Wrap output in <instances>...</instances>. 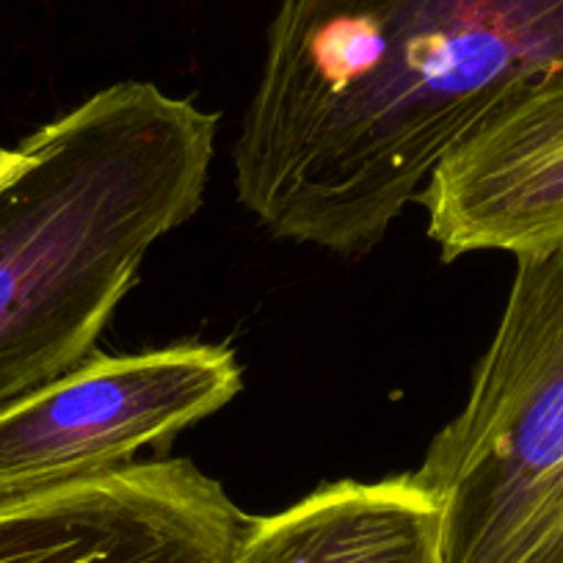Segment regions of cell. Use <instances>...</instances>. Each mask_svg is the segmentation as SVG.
<instances>
[{"label":"cell","instance_id":"5b68a950","mask_svg":"<svg viewBox=\"0 0 563 563\" xmlns=\"http://www.w3.org/2000/svg\"><path fill=\"white\" fill-rule=\"evenodd\" d=\"M249 517L188 459L0 500V563H230Z\"/></svg>","mask_w":563,"mask_h":563},{"label":"cell","instance_id":"52a82bcc","mask_svg":"<svg viewBox=\"0 0 563 563\" xmlns=\"http://www.w3.org/2000/svg\"><path fill=\"white\" fill-rule=\"evenodd\" d=\"M230 563H445L440 508L415 473L334 481L249 519Z\"/></svg>","mask_w":563,"mask_h":563},{"label":"cell","instance_id":"8992f818","mask_svg":"<svg viewBox=\"0 0 563 563\" xmlns=\"http://www.w3.org/2000/svg\"><path fill=\"white\" fill-rule=\"evenodd\" d=\"M417 202L442 260L514 257L563 241V69L508 97L431 175Z\"/></svg>","mask_w":563,"mask_h":563},{"label":"cell","instance_id":"3957f363","mask_svg":"<svg viewBox=\"0 0 563 563\" xmlns=\"http://www.w3.org/2000/svg\"><path fill=\"white\" fill-rule=\"evenodd\" d=\"M415 478L445 563H563V241L517 254L467 404Z\"/></svg>","mask_w":563,"mask_h":563},{"label":"cell","instance_id":"7a4b0ae2","mask_svg":"<svg viewBox=\"0 0 563 563\" xmlns=\"http://www.w3.org/2000/svg\"><path fill=\"white\" fill-rule=\"evenodd\" d=\"M216 130L119 80L0 144V409L95 354L150 249L202 205Z\"/></svg>","mask_w":563,"mask_h":563},{"label":"cell","instance_id":"277c9868","mask_svg":"<svg viewBox=\"0 0 563 563\" xmlns=\"http://www.w3.org/2000/svg\"><path fill=\"white\" fill-rule=\"evenodd\" d=\"M241 389V362L227 345L91 354L0 409V500L130 467L141 451L166 448Z\"/></svg>","mask_w":563,"mask_h":563},{"label":"cell","instance_id":"6da1fadb","mask_svg":"<svg viewBox=\"0 0 563 563\" xmlns=\"http://www.w3.org/2000/svg\"><path fill=\"white\" fill-rule=\"evenodd\" d=\"M563 69V0H279L232 144L274 238L362 257L508 97Z\"/></svg>","mask_w":563,"mask_h":563}]
</instances>
